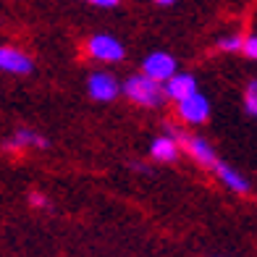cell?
<instances>
[{"mask_svg":"<svg viewBox=\"0 0 257 257\" xmlns=\"http://www.w3.org/2000/svg\"><path fill=\"white\" fill-rule=\"evenodd\" d=\"M89 6H97V8H115L121 0H87Z\"/></svg>","mask_w":257,"mask_h":257,"instance_id":"2e32d148","label":"cell"},{"mask_svg":"<svg viewBox=\"0 0 257 257\" xmlns=\"http://www.w3.org/2000/svg\"><path fill=\"white\" fill-rule=\"evenodd\" d=\"M179 118L189 126H200L210 118V100L200 92H192L189 97L179 100Z\"/></svg>","mask_w":257,"mask_h":257,"instance_id":"5b68a950","label":"cell"},{"mask_svg":"<svg viewBox=\"0 0 257 257\" xmlns=\"http://www.w3.org/2000/svg\"><path fill=\"white\" fill-rule=\"evenodd\" d=\"M192 92H197V79L192 74H171L166 81H163V95H166L168 100L179 102L184 97H189Z\"/></svg>","mask_w":257,"mask_h":257,"instance_id":"ba28073f","label":"cell"},{"mask_svg":"<svg viewBox=\"0 0 257 257\" xmlns=\"http://www.w3.org/2000/svg\"><path fill=\"white\" fill-rule=\"evenodd\" d=\"M213 171L218 173V179L223 181V184L228 186L231 192H236V194H249V189H252V186H249V181L244 179V176H241V173H239L236 168H231V166H226V163H220V160H218Z\"/></svg>","mask_w":257,"mask_h":257,"instance_id":"30bf717a","label":"cell"},{"mask_svg":"<svg viewBox=\"0 0 257 257\" xmlns=\"http://www.w3.org/2000/svg\"><path fill=\"white\" fill-rule=\"evenodd\" d=\"M118 92H121V84H118V79H115L113 74H108V71L89 74V79H87V95L92 100L110 102V100L118 97Z\"/></svg>","mask_w":257,"mask_h":257,"instance_id":"277c9868","label":"cell"},{"mask_svg":"<svg viewBox=\"0 0 257 257\" xmlns=\"http://www.w3.org/2000/svg\"><path fill=\"white\" fill-rule=\"evenodd\" d=\"M0 71L27 76V74L34 71V63L27 53H21L16 48H8V45H0Z\"/></svg>","mask_w":257,"mask_h":257,"instance_id":"52a82bcc","label":"cell"},{"mask_svg":"<svg viewBox=\"0 0 257 257\" xmlns=\"http://www.w3.org/2000/svg\"><path fill=\"white\" fill-rule=\"evenodd\" d=\"M244 105L252 115H257V79H252L247 84V95H244Z\"/></svg>","mask_w":257,"mask_h":257,"instance_id":"7c38bea8","label":"cell"},{"mask_svg":"<svg viewBox=\"0 0 257 257\" xmlns=\"http://www.w3.org/2000/svg\"><path fill=\"white\" fill-rule=\"evenodd\" d=\"M29 202H32L34 207H48V197L40 194V192H32V194H29Z\"/></svg>","mask_w":257,"mask_h":257,"instance_id":"9a60e30c","label":"cell"},{"mask_svg":"<svg viewBox=\"0 0 257 257\" xmlns=\"http://www.w3.org/2000/svg\"><path fill=\"white\" fill-rule=\"evenodd\" d=\"M241 42H244V37L231 34V37H223V40L218 42V48L223 50V53H236V50H241Z\"/></svg>","mask_w":257,"mask_h":257,"instance_id":"4fadbf2b","label":"cell"},{"mask_svg":"<svg viewBox=\"0 0 257 257\" xmlns=\"http://www.w3.org/2000/svg\"><path fill=\"white\" fill-rule=\"evenodd\" d=\"M6 150H11V153H19V150H27V147H37V150H45L48 147V139H45L42 134H37L34 128H19V132L8 139V142L3 145Z\"/></svg>","mask_w":257,"mask_h":257,"instance_id":"9c48e42d","label":"cell"},{"mask_svg":"<svg viewBox=\"0 0 257 257\" xmlns=\"http://www.w3.org/2000/svg\"><path fill=\"white\" fill-rule=\"evenodd\" d=\"M155 3H158V6H173L176 0H155Z\"/></svg>","mask_w":257,"mask_h":257,"instance_id":"e0dca14e","label":"cell"},{"mask_svg":"<svg viewBox=\"0 0 257 257\" xmlns=\"http://www.w3.org/2000/svg\"><path fill=\"white\" fill-rule=\"evenodd\" d=\"M121 92L134 105H139V108H158V105L166 100V95H163V84H158V81L150 79L147 74L128 76L121 84Z\"/></svg>","mask_w":257,"mask_h":257,"instance_id":"6da1fadb","label":"cell"},{"mask_svg":"<svg viewBox=\"0 0 257 257\" xmlns=\"http://www.w3.org/2000/svg\"><path fill=\"white\" fill-rule=\"evenodd\" d=\"M87 53L95 58V61H102V63H118L126 55L123 45L115 37H110V34H95V37L87 42Z\"/></svg>","mask_w":257,"mask_h":257,"instance_id":"3957f363","label":"cell"},{"mask_svg":"<svg viewBox=\"0 0 257 257\" xmlns=\"http://www.w3.org/2000/svg\"><path fill=\"white\" fill-rule=\"evenodd\" d=\"M173 137H176V142H179V150H184L186 155H189L197 166H202L207 171H213L215 168V163H218V155H215V150L210 147L207 139L202 137H197V134H186V132H171Z\"/></svg>","mask_w":257,"mask_h":257,"instance_id":"7a4b0ae2","label":"cell"},{"mask_svg":"<svg viewBox=\"0 0 257 257\" xmlns=\"http://www.w3.org/2000/svg\"><path fill=\"white\" fill-rule=\"evenodd\" d=\"M179 142H176V137L173 134H166V137H158L153 147H150V155H153V160L158 163H173L179 158Z\"/></svg>","mask_w":257,"mask_h":257,"instance_id":"8fae6325","label":"cell"},{"mask_svg":"<svg viewBox=\"0 0 257 257\" xmlns=\"http://www.w3.org/2000/svg\"><path fill=\"white\" fill-rule=\"evenodd\" d=\"M176 68H179L176 58H173L171 53L158 50V53H150V55L145 58V63H142V74H147L150 79H155L158 84H163V81H166L171 74H176Z\"/></svg>","mask_w":257,"mask_h":257,"instance_id":"8992f818","label":"cell"},{"mask_svg":"<svg viewBox=\"0 0 257 257\" xmlns=\"http://www.w3.org/2000/svg\"><path fill=\"white\" fill-rule=\"evenodd\" d=\"M241 53L247 55V58H252V61H257V37H244Z\"/></svg>","mask_w":257,"mask_h":257,"instance_id":"5bb4252c","label":"cell"}]
</instances>
